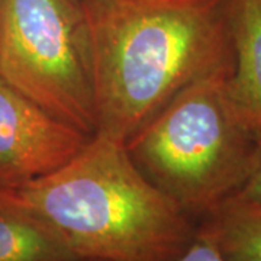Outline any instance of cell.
Returning <instances> with one entry per match:
<instances>
[{
    "label": "cell",
    "instance_id": "277c9868",
    "mask_svg": "<svg viewBox=\"0 0 261 261\" xmlns=\"http://www.w3.org/2000/svg\"><path fill=\"white\" fill-rule=\"evenodd\" d=\"M0 75L54 118L93 137V71L80 0H0Z\"/></svg>",
    "mask_w": 261,
    "mask_h": 261
},
{
    "label": "cell",
    "instance_id": "8fae6325",
    "mask_svg": "<svg viewBox=\"0 0 261 261\" xmlns=\"http://www.w3.org/2000/svg\"><path fill=\"white\" fill-rule=\"evenodd\" d=\"M77 261H100V260H89V258H80V260Z\"/></svg>",
    "mask_w": 261,
    "mask_h": 261
},
{
    "label": "cell",
    "instance_id": "5b68a950",
    "mask_svg": "<svg viewBox=\"0 0 261 261\" xmlns=\"http://www.w3.org/2000/svg\"><path fill=\"white\" fill-rule=\"evenodd\" d=\"M90 138L49 115L0 75V187L53 173Z\"/></svg>",
    "mask_w": 261,
    "mask_h": 261
},
{
    "label": "cell",
    "instance_id": "6da1fadb",
    "mask_svg": "<svg viewBox=\"0 0 261 261\" xmlns=\"http://www.w3.org/2000/svg\"><path fill=\"white\" fill-rule=\"evenodd\" d=\"M96 134L121 144L196 80L233 67L228 0H80Z\"/></svg>",
    "mask_w": 261,
    "mask_h": 261
},
{
    "label": "cell",
    "instance_id": "9c48e42d",
    "mask_svg": "<svg viewBox=\"0 0 261 261\" xmlns=\"http://www.w3.org/2000/svg\"><path fill=\"white\" fill-rule=\"evenodd\" d=\"M174 261H226L214 244L197 235L186 251Z\"/></svg>",
    "mask_w": 261,
    "mask_h": 261
},
{
    "label": "cell",
    "instance_id": "7a4b0ae2",
    "mask_svg": "<svg viewBox=\"0 0 261 261\" xmlns=\"http://www.w3.org/2000/svg\"><path fill=\"white\" fill-rule=\"evenodd\" d=\"M0 206L49 226L79 258L174 261L197 222L154 186L125 144L94 134L63 167L0 187Z\"/></svg>",
    "mask_w": 261,
    "mask_h": 261
},
{
    "label": "cell",
    "instance_id": "52a82bcc",
    "mask_svg": "<svg viewBox=\"0 0 261 261\" xmlns=\"http://www.w3.org/2000/svg\"><path fill=\"white\" fill-rule=\"evenodd\" d=\"M197 235L226 261H261V203L231 196L197 221Z\"/></svg>",
    "mask_w": 261,
    "mask_h": 261
},
{
    "label": "cell",
    "instance_id": "ba28073f",
    "mask_svg": "<svg viewBox=\"0 0 261 261\" xmlns=\"http://www.w3.org/2000/svg\"><path fill=\"white\" fill-rule=\"evenodd\" d=\"M49 226L29 215L0 206V261H77Z\"/></svg>",
    "mask_w": 261,
    "mask_h": 261
},
{
    "label": "cell",
    "instance_id": "3957f363",
    "mask_svg": "<svg viewBox=\"0 0 261 261\" xmlns=\"http://www.w3.org/2000/svg\"><path fill=\"white\" fill-rule=\"evenodd\" d=\"M232 68L187 86L125 144L142 174L196 222L243 190L258 159L260 137L228 96Z\"/></svg>",
    "mask_w": 261,
    "mask_h": 261
},
{
    "label": "cell",
    "instance_id": "30bf717a",
    "mask_svg": "<svg viewBox=\"0 0 261 261\" xmlns=\"http://www.w3.org/2000/svg\"><path fill=\"white\" fill-rule=\"evenodd\" d=\"M237 195L247 197L250 200L258 202L261 203V138H260V151H258V159H257V164L252 171L251 177L248 178V181L245 183L243 190Z\"/></svg>",
    "mask_w": 261,
    "mask_h": 261
},
{
    "label": "cell",
    "instance_id": "8992f818",
    "mask_svg": "<svg viewBox=\"0 0 261 261\" xmlns=\"http://www.w3.org/2000/svg\"><path fill=\"white\" fill-rule=\"evenodd\" d=\"M233 68L226 90L235 111L261 138V0H228Z\"/></svg>",
    "mask_w": 261,
    "mask_h": 261
}]
</instances>
